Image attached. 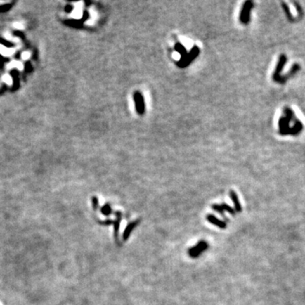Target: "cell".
<instances>
[{
	"instance_id": "cell-1",
	"label": "cell",
	"mask_w": 305,
	"mask_h": 305,
	"mask_svg": "<svg viewBox=\"0 0 305 305\" xmlns=\"http://www.w3.org/2000/svg\"><path fill=\"white\" fill-rule=\"evenodd\" d=\"M199 53H200L199 48L197 45H194L190 52H187L186 54H185L182 57H181V59H179V61L176 62V65L179 68H181V69L187 67L189 65H191L193 63V61L196 58L198 57Z\"/></svg>"
},
{
	"instance_id": "cell-2",
	"label": "cell",
	"mask_w": 305,
	"mask_h": 305,
	"mask_svg": "<svg viewBox=\"0 0 305 305\" xmlns=\"http://www.w3.org/2000/svg\"><path fill=\"white\" fill-rule=\"evenodd\" d=\"M254 7V3L252 1H246L245 3L242 5V8L240 13V21L242 24L243 25H247L248 24L249 20H250V11L252 10V8Z\"/></svg>"
},
{
	"instance_id": "cell-3",
	"label": "cell",
	"mask_w": 305,
	"mask_h": 305,
	"mask_svg": "<svg viewBox=\"0 0 305 305\" xmlns=\"http://www.w3.org/2000/svg\"><path fill=\"white\" fill-rule=\"evenodd\" d=\"M133 100L135 103V109L136 113L140 115H143L145 113V100L143 95L141 92L136 91L133 93Z\"/></svg>"
},
{
	"instance_id": "cell-4",
	"label": "cell",
	"mask_w": 305,
	"mask_h": 305,
	"mask_svg": "<svg viewBox=\"0 0 305 305\" xmlns=\"http://www.w3.org/2000/svg\"><path fill=\"white\" fill-rule=\"evenodd\" d=\"M208 247V244L206 242H198L197 245L190 248L188 250V254L192 257V258H196L197 256H199L200 254L203 253V251H205V249Z\"/></svg>"
},
{
	"instance_id": "cell-5",
	"label": "cell",
	"mask_w": 305,
	"mask_h": 305,
	"mask_svg": "<svg viewBox=\"0 0 305 305\" xmlns=\"http://www.w3.org/2000/svg\"><path fill=\"white\" fill-rule=\"evenodd\" d=\"M206 219H207V220H208L209 222H210L213 225H214V226H218V227H220V228L224 229L226 227V224L225 222H223V221H221V220H219V219H217V218H216L214 215H213V214H208V215L206 216Z\"/></svg>"
},
{
	"instance_id": "cell-6",
	"label": "cell",
	"mask_w": 305,
	"mask_h": 305,
	"mask_svg": "<svg viewBox=\"0 0 305 305\" xmlns=\"http://www.w3.org/2000/svg\"><path fill=\"white\" fill-rule=\"evenodd\" d=\"M139 222H140V220H135V221H133V222L130 223V224L127 226L126 228V230H125V231H124V233H123V240H124V241H126L127 239H128V237H130V235H131V233L132 230L135 228L136 226L138 225V223H139Z\"/></svg>"
},
{
	"instance_id": "cell-7",
	"label": "cell",
	"mask_w": 305,
	"mask_h": 305,
	"mask_svg": "<svg viewBox=\"0 0 305 305\" xmlns=\"http://www.w3.org/2000/svg\"><path fill=\"white\" fill-rule=\"evenodd\" d=\"M285 63H286V57L282 55V56H280V58L279 63H278V65H277V68H276V70H275V73H274V76H273L274 80L278 81L280 79L279 74L280 72L281 71L282 67H283V65H284Z\"/></svg>"
},
{
	"instance_id": "cell-8",
	"label": "cell",
	"mask_w": 305,
	"mask_h": 305,
	"mask_svg": "<svg viewBox=\"0 0 305 305\" xmlns=\"http://www.w3.org/2000/svg\"><path fill=\"white\" fill-rule=\"evenodd\" d=\"M229 194H230V197H231V198L232 202H233L234 205H235L236 211H237V212L242 211V206H241V204H240V202H239V199H238V197H237V193H236L234 191L231 190V191H230V193H229Z\"/></svg>"
},
{
	"instance_id": "cell-9",
	"label": "cell",
	"mask_w": 305,
	"mask_h": 305,
	"mask_svg": "<svg viewBox=\"0 0 305 305\" xmlns=\"http://www.w3.org/2000/svg\"><path fill=\"white\" fill-rule=\"evenodd\" d=\"M175 50L176 51V52H178L180 54H181V57H182V56H184L185 54H186V53H187V51H186V48H185V46H183L181 42H176V44H175Z\"/></svg>"
},
{
	"instance_id": "cell-10",
	"label": "cell",
	"mask_w": 305,
	"mask_h": 305,
	"mask_svg": "<svg viewBox=\"0 0 305 305\" xmlns=\"http://www.w3.org/2000/svg\"><path fill=\"white\" fill-rule=\"evenodd\" d=\"M115 214L117 215V219L114 222V226H115V237H118L119 222L121 220V213L120 212H116Z\"/></svg>"
},
{
	"instance_id": "cell-11",
	"label": "cell",
	"mask_w": 305,
	"mask_h": 305,
	"mask_svg": "<svg viewBox=\"0 0 305 305\" xmlns=\"http://www.w3.org/2000/svg\"><path fill=\"white\" fill-rule=\"evenodd\" d=\"M14 52H15L14 49H11V48H5L4 46L0 45V53H2L3 55L8 56V55H11V54H12Z\"/></svg>"
},
{
	"instance_id": "cell-12",
	"label": "cell",
	"mask_w": 305,
	"mask_h": 305,
	"mask_svg": "<svg viewBox=\"0 0 305 305\" xmlns=\"http://www.w3.org/2000/svg\"><path fill=\"white\" fill-rule=\"evenodd\" d=\"M101 213L105 216L110 215V214L112 213V209H111L110 205L109 204H105L103 208H101Z\"/></svg>"
},
{
	"instance_id": "cell-13",
	"label": "cell",
	"mask_w": 305,
	"mask_h": 305,
	"mask_svg": "<svg viewBox=\"0 0 305 305\" xmlns=\"http://www.w3.org/2000/svg\"><path fill=\"white\" fill-rule=\"evenodd\" d=\"M220 206H221V208L223 209V210H226V211L229 212V213L231 214H235V213H236L235 210H234L231 207H230L228 204H226V203H222V204H220Z\"/></svg>"
},
{
	"instance_id": "cell-14",
	"label": "cell",
	"mask_w": 305,
	"mask_h": 305,
	"mask_svg": "<svg viewBox=\"0 0 305 305\" xmlns=\"http://www.w3.org/2000/svg\"><path fill=\"white\" fill-rule=\"evenodd\" d=\"M9 68H18L19 70H23V65L19 61H14L9 64Z\"/></svg>"
},
{
	"instance_id": "cell-15",
	"label": "cell",
	"mask_w": 305,
	"mask_h": 305,
	"mask_svg": "<svg viewBox=\"0 0 305 305\" xmlns=\"http://www.w3.org/2000/svg\"><path fill=\"white\" fill-rule=\"evenodd\" d=\"M212 209H213L214 210H215V211L219 212V213L221 214L223 216L225 215V214H224V210H223V209L221 208L220 205H218V204H213V205H212Z\"/></svg>"
},
{
	"instance_id": "cell-16",
	"label": "cell",
	"mask_w": 305,
	"mask_h": 305,
	"mask_svg": "<svg viewBox=\"0 0 305 305\" xmlns=\"http://www.w3.org/2000/svg\"><path fill=\"white\" fill-rule=\"evenodd\" d=\"M3 81L8 85L12 84V78H11V76H8V75H4V76H3Z\"/></svg>"
},
{
	"instance_id": "cell-17",
	"label": "cell",
	"mask_w": 305,
	"mask_h": 305,
	"mask_svg": "<svg viewBox=\"0 0 305 305\" xmlns=\"http://www.w3.org/2000/svg\"><path fill=\"white\" fill-rule=\"evenodd\" d=\"M93 205L94 210H96L98 209V198L96 197H93Z\"/></svg>"
},
{
	"instance_id": "cell-18",
	"label": "cell",
	"mask_w": 305,
	"mask_h": 305,
	"mask_svg": "<svg viewBox=\"0 0 305 305\" xmlns=\"http://www.w3.org/2000/svg\"><path fill=\"white\" fill-rule=\"evenodd\" d=\"M30 56H31V53H30L29 52H24V53H22V55H21V58H22V59L25 60V59H29Z\"/></svg>"
},
{
	"instance_id": "cell-19",
	"label": "cell",
	"mask_w": 305,
	"mask_h": 305,
	"mask_svg": "<svg viewBox=\"0 0 305 305\" xmlns=\"http://www.w3.org/2000/svg\"><path fill=\"white\" fill-rule=\"evenodd\" d=\"M13 25H14V27H15V29H18V30H20V29H23V28H24V25H22L21 23H20V22H15Z\"/></svg>"
},
{
	"instance_id": "cell-20",
	"label": "cell",
	"mask_w": 305,
	"mask_h": 305,
	"mask_svg": "<svg viewBox=\"0 0 305 305\" xmlns=\"http://www.w3.org/2000/svg\"><path fill=\"white\" fill-rule=\"evenodd\" d=\"M101 224H103V225H112L113 223H114V221H112V220H106V221H103V222H100Z\"/></svg>"
}]
</instances>
